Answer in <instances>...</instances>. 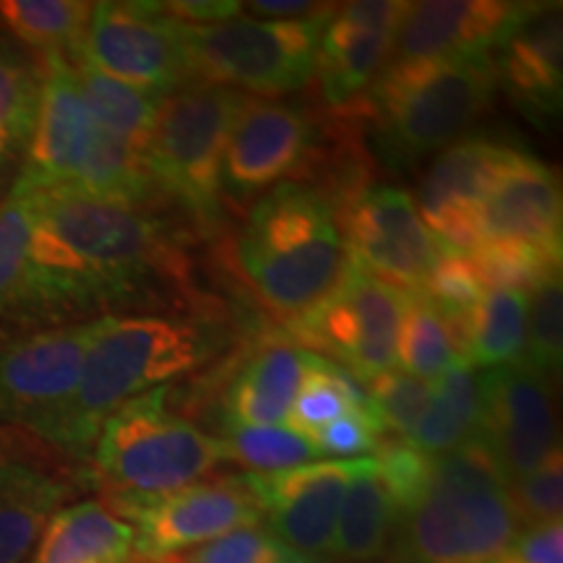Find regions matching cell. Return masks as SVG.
Returning a JSON list of instances; mask_svg holds the SVG:
<instances>
[{"mask_svg": "<svg viewBox=\"0 0 563 563\" xmlns=\"http://www.w3.org/2000/svg\"><path fill=\"white\" fill-rule=\"evenodd\" d=\"M34 207L30 311H87L146 290L191 292L180 238L152 209L70 191L30 196Z\"/></svg>", "mask_w": 563, "mask_h": 563, "instance_id": "cell-1", "label": "cell"}, {"mask_svg": "<svg viewBox=\"0 0 563 563\" xmlns=\"http://www.w3.org/2000/svg\"><path fill=\"white\" fill-rule=\"evenodd\" d=\"M224 347V323L199 313L102 316L74 394L34 435L68 454L87 456L112 412L199 371Z\"/></svg>", "mask_w": 563, "mask_h": 563, "instance_id": "cell-2", "label": "cell"}, {"mask_svg": "<svg viewBox=\"0 0 563 563\" xmlns=\"http://www.w3.org/2000/svg\"><path fill=\"white\" fill-rule=\"evenodd\" d=\"M350 264L334 203L298 180L258 196L238 235V266L245 282L287 323L327 300Z\"/></svg>", "mask_w": 563, "mask_h": 563, "instance_id": "cell-3", "label": "cell"}, {"mask_svg": "<svg viewBox=\"0 0 563 563\" xmlns=\"http://www.w3.org/2000/svg\"><path fill=\"white\" fill-rule=\"evenodd\" d=\"M519 530L509 481L475 435L431 456L426 490L394 522L389 563H501Z\"/></svg>", "mask_w": 563, "mask_h": 563, "instance_id": "cell-4", "label": "cell"}, {"mask_svg": "<svg viewBox=\"0 0 563 563\" xmlns=\"http://www.w3.org/2000/svg\"><path fill=\"white\" fill-rule=\"evenodd\" d=\"M170 386L131 399L104 420L95 446L97 483L110 511L207 481L228 462L224 441L167 407Z\"/></svg>", "mask_w": 563, "mask_h": 563, "instance_id": "cell-5", "label": "cell"}, {"mask_svg": "<svg viewBox=\"0 0 563 563\" xmlns=\"http://www.w3.org/2000/svg\"><path fill=\"white\" fill-rule=\"evenodd\" d=\"M490 55L391 60L368 89V115L389 159L407 165L443 152L483 115L496 91Z\"/></svg>", "mask_w": 563, "mask_h": 563, "instance_id": "cell-6", "label": "cell"}, {"mask_svg": "<svg viewBox=\"0 0 563 563\" xmlns=\"http://www.w3.org/2000/svg\"><path fill=\"white\" fill-rule=\"evenodd\" d=\"M340 3L313 19L264 21L232 16L207 26H183L191 84L238 89L264 100L298 91L313 81L321 34Z\"/></svg>", "mask_w": 563, "mask_h": 563, "instance_id": "cell-7", "label": "cell"}, {"mask_svg": "<svg viewBox=\"0 0 563 563\" xmlns=\"http://www.w3.org/2000/svg\"><path fill=\"white\" fill-rule=\"evenodd\" d=\"M243 91L211 84L167 95L154 123L146 162L154 186L173 199L203 232L222 224V159Z\"/></svg>", "mask_w": 563, "mask_h": 563, "instance_id": "cell-8", "label": "cell"}, {"mask_svg": "<svg viewBox=\"0 0 563 563\" xmlns=\"http://www.w3.org/2000/svg\"><path fill=\"white\" fill-rule=\"evenodd\" d=\"M405 295L352 262L342 285L313 311L287 323L295 340L368 384L397 368ZM302 347V350H306Z\"/></svg>", "mask_w": 563, "mask_h": 563, "instance_id": "cell-9", "label": "cell"}, {"mask_svg": "<svg viewBox=\"0 0 563 563\" xmlns=\"http://www.w3.org/2000/svg\"><path fill=\"white\" fill-rule=\"evenodd\" d=\"M68 58H79L110 79L159 97L191 87L180 24L162 16L157 3H95L79 53Z\"/></svg>", "mask_w": 563, "mask_h": 563, "instance_id": "cell-10", "label": "cell"}, {"mask_svg": "<svg viewBox=\"0 0 563 563\" xmlns=\"http://www.w3.org/2000/svg\"><path fill=\"white\" fill-rule=\"evenodd\" d=\"M352 262L402 295H420L443 245L402 188L365 186L336 209Z\"/></svg>", "mask_w": 563, "mask_h": 563, "instance_id": "cell-11", "label": "cell"}, {"mask_svg": "<svg viewBox=\"0 0 563 563\" xmlns=\"http://www.w3.org/2000/svg\"><path fill=\"white\" fill-rule=\"evenodd\" d=\"M112 514L133 527V555L141 559L183 555L224 534L264 522L243 475L207 477L170 496L129 504Z\"/></svg>", "mask_w": 563, "mask_h": 563, "instance_id": "cell-12", "label": "cell"}, {"mask_svg": "<svg viewBox=\"0 0 563 563\" xmlns=\"http://www.w3.org/2000/svg\"><path fill=\"white\" fill-rule=\"evenodd\" d=\"M37 121L11 196L74 191L97 141V123L68 55H40Z\"/></svg>", "mask_w": 563, "mask_h": 563, "instance_id": "cell-13", "label": "cell"}, {"mask_svg": "<svg viewBox=\"0 0 563 563\" xmlns=\"http://www.w3.org/2000/svg\"><path fill=\"white\" fill-rule=\"evenodd\" d=\"M100 319L0 342V428L34 433L79 384Z\"/></svg>", "mask_w": 563, "mask_h": 563, "instance_id": "cell-14", "label": "cell"}, {"mask_svg": "<svg viewBox=\"0 0 563 563\" xmlns=\"http://www.w3.org/2000/svg\"><path fill=\"white\" fill-rule=\"evenodd\" d=\"M481 431L509 485L540 467L555 449L551 378L527 361L477 371Z\"/></svg>", "mask_w": 563, "mask_h": 563, "instance_id": "cell-15", "label": "cell"}, {"mask_svg": "<svg viewBox=\"0 0 563 563\" xmlns=\"http://www.w3.org/2000/svg\"><path fill=\"white\" fill-rule=\"evenodd\" d=\"M316 129L308 112L287 102L245 97L222 159V194L251 201L298 175L311 159Z\"/></svg>", "mask_w": 563, "mask_h": 563, "instance_id": "cell-16", "label": "cell"}, {"mask_svg": "<svg viewBox=\"0 0 563 563\" xmlns=\"http://www.w3.org/2000/svg\"><path fill=\"white\" fill-rule=\"evenodd\" d=\"M357 460H321L274 475H243L269 532L302 555L329 563L344 490Z\"/></svg>", "mask_w": 563, "mask_h": 563, "instance_id": "cell-17", "label": "cell"}, {"mask_svg": "<svg viewBox=\"0 0 563 563\" xmlns=\"http://www.w3.org/2000/svg\"><path fill=\"white\" fill-rule=\"evenodd\" d=\"M517 152L493 139L470 136L454 141L433 159L415 207L443 249L470 253L481 243L477 207Z\"/></svg>", "mask_w": 563, "mask_h": 563, "instance_id": "cell-18", "label": "cell"}, {"mask_svg": "<svg viewBox=\"0 0 563 563\" xmlns=\"http://www.w3.org/2000/svg\"><path fill=\"white\" fill-rule=\"evenodd\" d=\"M410 3L361 0L340 5L321 34L316 76L332 108L350 110L373 87L394 51Z\"/></svg>", "mask_w": 563, "mask_h": 563, "instance_id": "cell-19", "label": "cell"}, {"mask_svg": "<svg viewBox=\"0 0 563 563\" xmlns=\"http://www.w3.org/2000/svg\"><path fill=\"white\" fill-rule=\"evenodd\" d=\"M532 3L509 0H422L410 3L391 60H464L493 55Z\"/></svg>", "mask_w": 563, "mask_h": 563, "instance_id": "cell-20", "label": "cell"}, {"mask_svg": "<svg viewBox=\"0 0 563 563\" xmlns=\"http://www.w3.org/2000/svg\"><path fill=\"white\" fill-rule=\"evenodd\" d=\"M563 196L551 165L517 152L477 207L481 243H514L561 256Z\"/></svg>", "mask_w": 563, "mask_h": 563, "instance_id": "cell-21", "label": "cell"}, {"mask_svg": "<svg viewBox=\"0 0 563 563\" xmlns=\"http://www.w3.org/2000/svg\"><path fill=\"white\" fill-rule=\"evenodd\" d=\"M496 84L532 121H551L563 100L561 3H532L527 16L493 51Z\"/></svg>", "mask_w": 563, "mask_h": 563, "instance_id": "cell-22", "label": "cell"}, {"mask_svg": "<svg viewBox=\"0 0 563 563\" xmlns=\"http://www.w3.org/2000/svg\"><path fill=\"white\" fill-rule=\"evenodd\" d=\"M308 363L311 350L292 342L269 340L258 344L224 394V428L285 426Z\"/></svg>", "mask_w": 563, "mask_h": 563, "instance_id": "cell-23", "label": "cell"}, {"mask_svg": "<svg viewBox=\"0 0 563 563\" xmlns=\"http://www.w3.org/2000/svg\"><path fill=\"white\" fill-rule=\"evenodd\" d=\"M70 485L21 460H0V563H24L51 519L66 506Z\"/></svg>", "mask_w": 563, "mask_h": 563, "instance_id": "cell-24", "label": "cell"}, {"mask_svg": "<svg viewBox=\"0 0 563 563\" xmlns=\"http://www.w3.org/2000/svg\"><path fill=\"white\" fill-rule=\"evenodd\" d=\"M136 534L102 501L63 506L42 532L32 563H123Z\"/></svg>", "mask_w": 563, "mask_h": 563, "instance_id": "cell-25", "label": "cell"}, {"mask_svg": "<svg viewBox=\"0 0 563 563\" xmlns=\"http://www.w3.org/2000/svg\"><path fill=\"white\" fill-rule=\"evenodd\" d=\"M394 504L373 456H361L344 490L336 519L332 559L336 563H371L389 551Z\"/></svg>", "mask_w": 563, "mask_h": 563, "instance_id": "cell-26", "label": "cell"}, {"mask_svg": "<svg viewBox=\"0 0 563 563\" xmlns=\"http://www.w3.org/2000/svg\"><path fill=\"white\" fill-rule=\"evenodd\" d=\"M481 431V391L477 371L462 357L433 382V397L407 443L428 456L454 452Z\"/></svg>", "mask_w": 563, "mask_h": 563, "instance_id": "cell-27", "label": "cell"}, {"mask_svg": "<svg viewBox=\"0 0 563 563\" xmlns=\"http://www.w3.org/2000/svg\"><path fill=\"white\" fill-rule=\"evenodd\" d=\"M527 292L490 287L464 323V363L475 371L525 361Z\"/></svg>", "mask_w": 563, "mask_h": 563, "instance_id": "cell-28", "label": "cell"}, {"mask_svg": "<svg viewBox=\"0 0 563 563\" xmlns=\"http://www.w3.org/2000/svg\"><path fill=\"white\" fill-rule=\"evenodd\" d=\"M70 63H74L84 100H87L97 125H102L104 131L125 141V144L146 152L165 97L110 79L79 58H70Z\"/></svg>", "mask_w": 563, "mask_h": 563, "instance_id": "cell-29", "label": "cell"}, {"mask_svg": "<svg viewBox=\"0 0 563 563\" xmlns=\"http://www.w3.org/2000/svg\"><path fill=\"white\" fill-rule=\"evenodd\" d=\"M91 11L89 0H0V24L40 55H74Z\"/></svg>", "mask_w": 563, "mask_h": 563, "instance_id": "cell-30", "label": "cell"}, {"mask_svg": "<svg viewBox=\"0 0 563 563\" xmlns=\"http://www.w3.org/2000/svg\"><path fill=\"white\" fill-rule=\"evenodd\" d=\"M347 412H365L376 418L371 410L368 389L342 365L311 352L306 378H302L285 426L295 433L306 435V439H313L323 426H329V422Z\"/></svg>", "mask_w": 563, "mask_h": 563, "instance_id": "cell-31", "label": "cell"}, {"mask_svg": "<svg viewBox=\"0 0 563 563\" xmlns=\"http://www.w3.org/2000/svg\"><path fill=\"white\" fill-rule=\"evenodd\" d=\"M42 89L40 60L0 42V180L21 165L37 121Z\"/></svg>", "mask_w": 563, "mask_h": 563, "instance_id": "cell-32", "label": "cell"}, {"mask_svg": "<svg viewBox=\"0 0 563 563\" xmlns=\"http://www.w3.org/2000/svg\"><path fill=\"white\" fill-rule=\"evenodd\" d=\"M456 361L452 329L431 300L405 295L397 334V368L433 384Z\"/></svg>", "mask_w": 563, "mask_h": 563, "instance_id": "cell-33", "label": "cell"}, {"mask_svg": "<svg viewBox=\"0 0 563 563\" xmlns=\"http://www.w3.org/2000/svg\"><path fill=\"white\" fill-rule=\"evenodd\" d=\"M222 441L228 449V462L241 464L249 475L285 473L323 460L311 439L290 431L287 426H230L224 428Z\"/></svg>", "mask_w": 563, "mask_h": 563, "instance_id": "cell-34", "label": "cell"}, {"mask_svg": "<svg viewBox=\"0 0 563 563\" xmlns=\"http://www.w3.org/2000/svg\"><path fill=\"white\" fill-rule=\"evenodd\" d=\"M34 207L30 196L0 201V313L30 311Z\"/></svg>", "mask_w": 563, "mask_h": 563, "instance_id": "cell-35", "label": "cell"}, {"mask_svg": "<svg viewBox=\"0 0 563 563\" xmlns=\"http://www.w3.org/2000/svg\"><path fill=\"white\" fill-rule=\"evenodd\" d=\"M525 361L553 378L563 363V282L561 269L527 292V350Z\"/></svg>", "mask_w": 563, "mask_h": 563, "instance_id": "cell-36", "label": "cell"}, {"mask_svg": "<svg viewBox=\"0 0 563 563\" xmlns=\"http://www.w3.org/2000/svg\"><path fill=\"white\" fill-rule=\"evenodd\" d=\"M365 389H368L371 410L382 426L384 439L402 441L410 439L433 397V384L399 368L376 376L365 384Z\"/></svg>", "mask_w": 563, "mask_h": 563, "instance_id": "cell-37", "label": "cell"}, {"mask_svg": "<svg viewBox=\"0 0 563 563\" xmlns=\"http://www.w3.org/2000/svg\"><path fill=\"white\" fill-rule=\"evenodd\" d=\"M467 256L473 258L488 290L490 287H509V290L530 292L548 274L561 269V256L514 243L483 241Z\"/></svg>", "mask_w": 563, "mask_h": 563, "instance_id": "cell-38", "label": "cell"}, {"mask_svg": "<svg viewBox=\"0 0 563 563\" xmlns=\"http://www.w3.org/2000/svg\"><path fill=\"white\" fill-rule=\"evenodd\" d=\"M485 290L488 287H485L481 272L475 269L473 258L467 253L443 249L420 295L431 300L446 319H462L473 311Z\"/></svg>", "mask_w": 563, "mask_h": 563, "instance_id": "cell-39", "label": "cell"}, {"mask_svg": "<svg viewBox=\"0 0 563 563\" xmlns=\"http://www.w3.org/2000/svg\"><path fill=\"white\" fill-rule=\"evenodd\" d=\"M509 501L519 527H532L561 519L563 509V462L561 449L509 485Z\"/></svg>", "mask_w": 563, "mask_h": 563, "instance_id": "cell-40", "label": "cell"}, {"mask_svg": "<svg viewBox=\"0 0 563 563\" xmlns=\"http://www.w3.org/2000/svg\"><path fill=\"white\" fill-rule=\"evenodd\" d=\"M191 563H321L274 538L269 530H238L188 553Z\"/></svg>", "mask_w": 563, "mask_h": 563, "instance_id": "cell-41", "label": "cell"}, {"mask_svg": "<svg viewBox=\"0 0 563 563\" xmlns=\"http://www.w3.org/2000/svg\"><path fill=\"white\" fill-rule=\"evenodd\" d=\"M311 441L316 443L321 456L350 460V456L357 454H376V449L384 441V431L371 415L347 412L329 422V426H323Z\"/></svg>", "mask_w": 563, "mask_h": 563, "instance_id": "cell-42", "label": "cell"}, {"mask_svg": "<svg viewBox=\"0 0 563 563\" xmlns=\"http://www.w3.org/2000/svg\"><path fill=\"white\" fill-rule=\"evenodd\" d=\"M501 563H563V525L543 522L522 527Z\"/></svg>", "mask_w": 563, "mask_h": 563, "instance_id": "cell-43", "label": "cell"}, {"mask_svg": "<svg viewBox=\"0 0 563 563\" xmlns=\"http://www.w3.org/2000/svg\"><path fill=\"white\" fill-rule=\"evenodd\" d=\"M157 11L162 16L173 19L175 24L207 26L241 16L243 3L238 0H170V3H157Z\"/></svg>", "mask_w": 563, "mask_h": 563, "instance_id": "cell-44", "label": "cell"}, {"mask_svg": "<svg viewBox=\"0 0 563 563\" xmlns=\"http://www.w3.org/2000/svg\"><path fill=\"white\" fill-rule=\"evenodd\" d=\"M334 3H308V0H253V3L243 5L253 13V19L264 21H300L313 19L319 13L329 11Z\"/></svg>", "mask_w": 563, "mask_h": 563, "instance_id": "cell-45", "label": "cell"}, {"mask_svg": "<svg viewBox=\"0 0 563 563\" xmlns=\"http://www.w3.org/2000/svg\"><path fill=\"white\" fill-rule=\"evenodd\" d=\"M131 563H191L188 561V553L183 555H162V559H141V555H133L131 553Z\"/></svg>", "mask_w": 563, "mask_h": 563, "instance_id": "cell-46", "label": "cell"}, {"mask_svg": "<svg viewBox=\"0 0 563 563\" xmlns=\"http://www.w3.org/2000/svg\"><path fill=\"white\" fill-rule=\"evenodd\" d=\"M0 460H11V456H9V439H5V435H0Z\"/></svg>", "mask_w": 563, "mask_h": 563, "instance_id": "cell-47", "label": "cell"}, {"mask_svg": "<svg viewBox=\"0 0 563 563\" xmlns=\"http://www.w3.org/2000/svg\"><path fill=\"white\" fill-rule=\"evenodd\" d=\"M123 563H131V561H123Z\"/></svg>", "mask_w": 563, "mask_h": 563, "instance_id": "cell-48", "label": "cell"}]
</instances>
